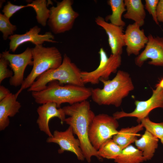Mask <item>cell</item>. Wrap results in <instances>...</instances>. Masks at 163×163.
I'll list each match as a JSON object with an SVG mask.
<instances>
[{
	"label": "cell",
	"instance_id": "7",
	"mask_svg": "<svg viewBox=\"0 0 163 163\" xmlns=\"http://www.w3.org/2000/svg\"><path fill=\"white\" fill-rule=\"evenodd\" d=\"M117 120L113 116L104 113L95 116L90 126L88 138L96 150L117 133L119 124Z\"/></svg>",
	"mask_w": 163,
	"mask_h": 163
},
{
	"label": "cell",
	"instance_id": "32",
	"mask_svg": "<svg viewBox=\"0 0 163 163\" xmlns=\"http://www.w3.org/2000/svg\"><path fill=\"white\" fill-rule=\"evenodd\" d=\"M155 87H158L163 89V78L156 84Z\"/></svg>",
	"mask_w": 163,
	"mask_h": 163
},
{
	"label": "cell",
	"instance_id": "5",
	"mask_svg": "<svg viewBox=\"0 0 163 163\" xmlns=\"http://www.w3.org/2000/svg\"><path fill=\"white\" fill-rule=\"evenodd\" d=\"M80 69L67 55H63L61 64L57 68L50 69L40 76L28 88L30 92H37L44 89L51 82L58 81L60 84H72L85 86Z\"/></svg>",
	"mask_w": 163,
	"mask_h": 163
},
{
	"label": "cell",
	"instance_id": "12",
	"mask_svg": "<svg viewBox=\"0 0 163 163\" xmlns=\"http://www.w3.org/2000/svg\"><path fill=\"white\" fill-rule=\"evenodd\" d=\"M73 134L72 128L69 126L64 131H54L53 136L49 137L46 142L58 144L60 147L58 150L59 153L69 151L74 153L78 160H83L85 158L81 148L80 141L74 137Z\"/></svg>",
	"mask_w": 163,
	"mask_h": 163
},
{
	"label": "cell",
	"instance_id": "28",
	"mask_svg": "<svg viewBox=\"0 0 163 163\" xmlns=\"http://www.w3.org/2000/svg\"><path fill=\"white\" fill-rule=\"evenodd\" d=\"M27 7H30V4L26 5H17L12 4L10 1L4 7L2 12L4 15L9 19L14 13L20 10Z\"/></svg>",
	"mask_w": 163,
	"mask_h": 163
},
{
	"label": "cell",
	"instance_id": "27",
	"mask_svg": "<svg viewBox=\"0 0 163 163\" xmlns=\"http://www.w3.org/2000/svg\"><path fill=\"white\" fill-rule=\"evenodd\" d=\"M0 83L6 78H11L13 75L12 71L8 68L9 62L4 58L0 56Z\"/></svg>",
	"mask_w": 163,
	"mask_h": 163
},
{
	"label": "cell",
	"instance_id": "18",
	"mask_svg": "<svg viewBox=\"0 0 163 163\" xmlns=\"http://www.w3.org/2000/svg\"><path fill=\"white\" fill-rule=\"evenodd\" d=\"M126 12L123 15L125 19H131L140 27L144 24L146 16L145 6L141 0H125Z\"/></svg>",
	"mask_w": 163,
	"mask_h": 163
},
{
	"label": "cell",
	"instance_id": "16",
	"mask_svg": "<svg viewBox=\"0 0 163 163\" xmlns=\"http://www.w3.org/2000/svg\"><path fill=\"white\" fill-rule=\"evenodd\" d=\"M38 115L37 121L40 130L45 133L49 137L53 136L49 126L50 120L55 117L59 118L62 123L64 122L66 114L62 108L57 107L54 103L49 102L39 106L37 109Z\"/></svg>",
	"mask_w": 163,
	"mask_h": 163
},
{
	"label": "cell",
	"instance_id": "11",
	"mask_svg": "<svg viewBox=\"0 0 163 163\" xmlns=\"http://www.w3.org/2000/svg\"><path fill=\"white\" fill-rule=\"evenodd\" d=\"M144 50L135 59V64L141 67L148 59L150 65L163 66V37L149 34Z\"/></svg>",
	"mask_w": 163,
	"mask_h": 163
},
{
	"label": "cell",
	"instance_id": "4",
	"mask_svg": "<svg viewBox=\"0 0 163 163\" xmlns=\"http://www.w3.org/2000/svg\"><path fill=\"white\" fill-rule=\"evenodd\" d=\"M31 49L33 68L15 94L17 98L23 90L29 88L40 76L50 69L57 68L62 62L63 57L55 47H45L38 45Z\"/></svg>",
	"mask_w": 163,
	"mask_h": 163
},
{
	"label": "cell",
	"instance_id": "6",
	"mask_svg": "<svg viewBox=\"0 0 163 163\" xmlns=\"http://www.w3.org/2000/svg\"><path fill=\"white\" fill-rule=\"evenodd\" d=\"M71 0H63L58 2L56 6L50 9L48 24L52 31L59 34L69 31L72 28L79 14L72 7Z\"/></svg>",
	"mask_w": 163,
	"mask_h": 163
},
{
	"label": "cell",
	"instance_id": "15",
	"mask_svg": "<svg viewBox=\"0 0 163 163\" xmlns=\"http://www.w3.org/2000/svg\"><path fill=\"white\" fill-rule=\"evenodd\" d=\"M96 24L105 31L112 54L121 55L123 47L125 46L124 40L123 27L108 23L102 17L98 16L95 19Z\"/></svg>",
	"mask_w": 163,
	"mask_h": 163
},
{
	"label": "cell",
	"instance_id": "20",
	"mask_svg": "<svg viewBox=\"0 0 163 163\" xmlns=\"http://www.w3.org/2000/svg\"><path fill=\"white\" fill-rule=\"evenodd\" d=\"M143 128L140 123L135 126L123 128L113 137L112 139L123 149L135 142L139 135L138 133Z\"/></svg>",
	"mask_w": 163,
	"mask_h": 163
},
{
	"label": "cell",
	"instance_id": "2",
	"mask_svg": "<svg viewBox=\"0 0 163 163\" xmlns=\"http://www.w3.org/2000/svg\"><path fill=\"white\" fill-rule=\"evenodd\" d=\"M48 85L41 91L31 92L37 103L53 102L59 108L63 103L72 105L87 100L92 94V88L85 86L72 84L63 85L56 81L51 82Z\"/></svg>",
	"mask_w": 163,
	"mask_h": 163
},
{
	"label": "cell",
	"instance_id": "24",
	"mask_svg": "<svg viewBox=\"0 0 163 163\" xmlns=\"http://www.w3.org/2000/svg\"><path fill=\"white\" fill-rule=\"evenodd\" d=\"M36 14V19L38 23L45 26L50 15V10L47 8V2L45 0H36L29 3Z\"/></svg>",
	"mask_w": 163,
	"mask_h": 163
},
{
	"label": "cell",
	"instance_id": "10",
	"mask_svg": "<svg viewBox=\"0 0 163 163\" xmlns=\"http://www.w3.org/2000/svg\"><path fill=\"white\" fill-rule=\"evenodd\" d=\"M0 56L8 61L9 65L13 71V75L9 80L10 85L15 87L21 86L24 79V73L27 66H33L32 49L27 47L19 54H11L9 51L5 50L0 54Z\"/></svg>",
	"mask_w": 163,
	"mask_h": 163
},
{
	"label": "cell",
	"instance_id": "23",
	"mask_svg": "<svg viewBox=\"0 0 163 163\" xmlns=\"http://www.w3.org/2000/svg\"><path fill=\"white\" fill-rule=\"evenodd\" d=\"M123 149L112 139L104 143L97 150V154L102 158L115 160L120 154Z\"/></svg>",
	"mask_w": 163,
	"mask_h": 163
},
{
	"label": "cell",
	"instance_id": "26",
	"mask_svg": "<svg viewBox=\"0 0 163 163\" xmlns=\"http://www.w3.org/2000/svg\"><path fill=\"white\" fill-rule=\"evenodd\" d=\"M9 19L3 14H0V31L3 34V38L5 40L8 38L9 36L13 35L17 29L16 26L12 24Z\"/></svg>",
	"mask_w": 163,
	"mask_h": 163
},
{
	"label": "cell",
	"instance_id": "25",
	"mask_svg": "<svg viewBox=\"0 0 163 163\" xmlns=\"http://www.w3.org/2000/svg\"><path fill=\"white\" fill-rule=\"evenodd\" d=\"M143 128L152 135L160 139L163 138V122L156 123L151 121L148 117L140 122Z\"/></svg>",
	"mask_w": 163,
	"mask_h": 163
},
{
	"label": "cell",
	"instance_id": "13",
	"mask_svg": "<svg viewBox=\"0 0 163 163\" xmlns=\"http://www.w3.org/2000/svg\"><path fill=\"white\" fill-rule=\"evenodd\" d=\"M41 28L37 26L30 28L25 34H15L9 36L10 40L9 50L14 52L18 47L24 43L31 42L35 45H42L45 42L57 43L54 40V36L50 32H47L43 34H39Z\"/></svg>",
	"mask_w": 163,
	"mask_h": 163
},
{
	"label": "cell",
	"instance_id": "21",
	"mask_svg": "<svg viewBox=\"0 0 163 163\" xmlns=\"http://www.w3.org/2000/svg\"><path fill=\"white\" fill-rule=\"evenodd\" d=\"M107 3L110 7L112 13L106 17L105 21H110L111 23L117 26L124 27L126 23L122 18V14L126 11L124 1L109 0Z\"/></svg>",
	"mask_w": 163,
	"mask_h": 163
},
{
	"label": "cell",
	"instance_id": "8",
	"mask_svg": "<svg viewBox=\"0 0 163 163\" xmlns=\"http://www.w3.org/2000/svg\"><path fill=\"white\" fill-rule=\"evenodd\" d=\"M99 53L100 62L98 67L92 71H81V78L85 85L88 83L97 84L101 78L108 80L110 75L116 72L121 64V55L111 54L108 57L103 48L100 49Z\"/></svg>",
	"mask_w": 163,
	"mask_h": 163
},
{
	"label": "cell",
	"instance_id": "1",
	"mask_svg": "<svg viewBox=\"0 0 163 163\" xmlns=\"http://www.w3.org/2000/svg\"><path fill=\"white\" fill-rule=\"evenodd\" d=\"M66 115L64 122L71 126L74 133L79 140L81 148L85 158L89 162L91 157L96 156L101 158L96 150L91 143L88 132L91 125L95 115L91 110L90 104L87 100L62 108Z\"/></svg>",
	"mask_w": 163,
	"mask_h": 163
},
{
	"label": "cell",
	"instance_id": "30",
	"mask_svg": "<svg viewBox=\"0 0 163 163\" xmlns=\"http://www.w3.org/2000/svg\"><path fill=\"white\" fill-rule=\"evenodd\" d=\"M156 14L158 22H163V0H159L157 8Z\"/></svg>",
	"mask_w": 163,
	"mask_h": 163
},
{
	"label": "cell",
	"instance_id": "33",
	"mask_svg": "<svg viewBox=\"0 0 163 163\" xmlns=\"http://www.w3.org/2000/svg\"><path fill=\"white\" fill-rule=\"evenodd\" d=\"M161 143L163 145V138L160 139Z\"/></svg>",
	"mask_w": 163,
	"mask_h": 163
},
{
	"label": "cell",
	"instance_id": "29",
	"mask_svg": "<svg viewBox=\"0 0 163 163\" xmlns=\"http://www.w3.org/2000/svg\"><path fill=\"white\" fill-rule=\"evenodd\" d=\"M145 9L151 14L155 23L159 24L157 17L156 11L158 0H145Z\"/></svg>",
	"mask_w": 163,
	"mask_h": 163
},
{
	"label": "cell",
	"instance_id": "17",
	"mask_svg": "<svg viewBox=\"0 0 163 163\" xmlns=\"http://www.w3.org/2000/svg\"><path fill=\"white\" fill-rule=\"evenodd\" d=\"M15 94L11 93L0 101V130H4L9 125V117H14L19 112L21 103L17 100Z\"/></svg>",
	"mask_w": 163,
	"mask_h": 163
},
{
	"label": "cell",
	"instance_id": "14",
	"mask_svg": "<svg viewBox=\"0 0 163 163\" xmlns=\"http://www.w3.org/2000/svg\"><path fill=\"white\" fill-rule=\"evenodd\" d=\"M135 23L129 24L124 35V40L127 55H139L140 51L147 44L148 38L145 34L143 29Z\"/></svg>",
	"mask_w": 163,
	"mask_h": 163
},
{
	"label": "cell",
	"instance_id": "9",
	"mask_svg": "<svg viewBox=\"0 0 163 163\" xmlns=\"http://www.w3.org/2000/svg\"><path fill=\"white\" fill-rule=\"evenodd\" d=\"M155 87V89H153L152 94L148 99L135 101L136 107L132 112L117 111L113 114V117L117 120L124 117H134L137 118V122L140 123L142 119L148 117L153 109L157 108H163V89Z\"/></svg>",
	"mask_w": 163,
	"mask_h": 163
},
{
	"label": "cell",
	"instance_id": "31",
	"mask_svg": "<svg viewBox=\"0 0 163 163\" xmlns=\"http://www.w3.org/2000/svg\"><path fill=\"white\" fill-rule=\"evenodd\" d=\"M10 90L3 85L0 86V101L8 96L11 93Z\"/></svg>",
	"mask_w": 163,
	"mask_h": 163
},
{
	"label": "cell",
	"instance_id": "22",
	"mask_svg": "<svg viewBox=\"0 0 163 163\" xmlns=\"http://www.w3.org/2000/svg\"><path fill=\"white\" fill-rule=\"evenodd\" d=\"M114 161L116 163H141L145 160L142 152L130 145L123 149Z\"/></svg>",
	"mask_w": 163,
	"mask_h": 163
},
{
	"label": "cell",
	"instance_id": "3",
	"mask_svg": "<svg viewBox=\"0 0 163 163\" xmlns=\"http://www.w3.org/2000/svg\"><path fill=\"white\" fill-rule=\"evenodd\" d=\"M100 81L103 84V88H92L91 97L94 102L100 105L119 107L123 99L134 88L130 75L122 70H118L111 80L101 78Z\"/></svg>",
	"mask_w": 163,
	"mask_h": 163
},
{
	"label": "cell",
	"instance_id": "19",
	"mask_svg": "<svg viewBox=\"0 0 163 163\" xmlns=\"http://www.w3.org/2000/svg\"><path fill=\"white\" fill-rule=\"evenodd\" d=\"M158 139L145 130L139 139L134 142L137 148L142 152L145 161L151 159L158 147Z\"/></svg>",
	"mask_w": 163,
	"mask_h": 163
}]
</instances>
